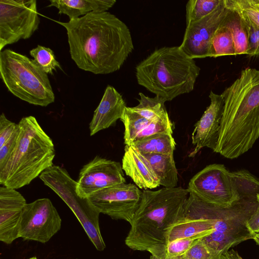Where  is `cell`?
I'll return each mask as SVG.
<instances>
[{"instance_id": "obj_1", "label": "cell", "mask_w": 259, "mask_h": 259, "mask_svg": "<svg viewBox=\"0 0 259 259\" xmlns=\"http://www.w3.org/2000/svg\"><path fill=\"white\" fill-rule=\"evenodd\" d=\"M57 22L66 29L71 58L83 70L95 74L113 73L134 50L127 26L107 11Z\"/></svg>"}, {"instance_id": "obj_2", "label": "cell", "mask_w": 259, "mask_h": 259, "mask_svg": "<svg viewBox=\"0 0 259 259\" xmlns=\"http://www.w3.org/2000/svg\"><path fill=\"white\" fill-rule=\"evenodd\" d=\"M222 94L224 105L214 152L233 159L247 152L259 138V70H242Z\"/></svg>"}, {"instance_id": "obj_3", "label": "cell", "mask_w": 259, "mask_h": 259, "mask_svg": "<svg viewBox=\"0 0 259 259\" xmlns=\"http://www.w3.org/2000/svg\"><path fill=\"white\" fill-rule=\"evenodd\" d=\"M142 191L125 244L133 250L146 251L158 259H166L167 234L179 218L189 191L180 186Z\"/></svg>"}, {"instance_id": "obj_4", "label": "cell", "mask_w": 259, "mask_h": 259, "mask_svg": "<svg viewBox=\"0 0 259 259\" xmlns=\"http://www.w3.org/2000/svg\"><path fill=\"white\" fill-rule=\"evenodd\" d=\"M200 68L179 46L155 50L136 67L138 84L166 101L192 91Z\"/></svg>"}, {"instance_id": "obj_5", "label": "cell", "mask_w": 259, "mask_h": 259, "mask_svg": "<svg viewBox=\"0 0 259 259\" xmlns=\"http://www.w3.org/2000/svg\"><path fill=\"white\" fill-rule=\"evenodd\" d=\"M19 134L8 161L0 169V184L17 189L29 185L52 166L54 145L35 117H23Z\"/></svg>"}, {"instance_id": "obj_6", "label": "cell", "mask_w": 259, "mask_h": 259, "mask_svg": "<svg viewBox=\"0 0 259 259\" xmlns=\"http://www.w3.org/2000/svg\"><path fill=\"white\" fill-rule=\"evenodd\" d=\"M0 77L9 91L29 104L46 107L55 101L48 74L25 55L1 51Z\"/></svg>"}, {"instance_id": "obj_7", "label": "cell", "mask_w": 259, "mask_h": 259, "mask_svg": "<svg viewBox=\"0 0 259 259\" xmlns=\"http://www.w3.org/2000/svg\"><path fill=\"white\" fill-rule=\"evenodd\" d=\"M254 178L244 170L230 172L224 164H211L192 178L187 189L208 204L228 208L244 197L241 190Z\"/></svg>"}, {"instance_id": "obj_8", "label": "cell", "mask_w": 259, "mask_h": 259, "mask_svg": "<svg viewBox=\"0 0 259 259\" xmlns=\"http://www.w3.org/2000/svg\"><path fill=\"white\" fill-rule=\"evenodd\" d=\"M39 178L70 208L96 249L104 250L106 245L99 226L100 213L88 198H82L78 194L77 182L71 178L67 170L62 166L53 165L45 170Z\"/></svg>"}, {"instance_id": "obj_9", "label": "cell", "mask_w": 259, "mask_h": 259, "mask_svg": "<svg viewBox=\"0 0 259 259\" xmlns=\"http://www.w3.org/2000/svg\"><path fill=\"white\" fill-rule=\"evenodd\" d=\"M40 23L35 0H0V50L30 38Z\"/></svg>"}, {"instance_id": "obj_10", "label": "cell", "mask_w": 259, "mask_h": 259, "mask_svg": "<svg viewBox=\"0 0 259 259\" xmlns=\"http://www.w3.org/2000/svg\"><path fill=\"white\" fill-rule=\"evenodd\" d=\"M61 223V217L50 199H36L27 203L23 209L19 238L45 243L60 230Z\"/></svg>"}, {"instance_id": "obj_11", "label": "cell", "mask_w": 259, "mask_h": 259, "mask_svg": "<svg viewBox=\"0 0 259 259\" xmlns=\"http://www.w3.org/2000/svg\"><path fill=\"white\" fill-rule=\"evenodd\" d=\"M142 193L135 184L125 183L101 190L88 198L100 213L130 224L139 206Z\"/></svg>"}, {"instance_id": "obj_12", "label": "cell", "mask_w": 259, "mask_h": 259, "mask_svg": "<svg viewBox=\"0 0 259 259\" xmlns=\"http://www.w3.org/2000/svg\"><path fill=\"white\" fill-rule=\"evenodd\" d=\"M76 191L82 198L103 189L125 183L122 165L117 161L95 156L80 169Z\"/></svg>"}, {"instance_id": "obj_13", "label": "cell", "mask_w": 259, "mask_h": 259, "mask_svg": "<svg viewBox=\"0 0 259 259\" xmlns=\"http://www.w3.org/2000/svg\"><path fill=\"white\" fill-rule=\"evenodd\" d=\"M224 0L211 13L186 25L183 41L179 46L192 59L208 57L211 39L228 13Z\"/></svg>"}, {"instance_id": "obj_14", "label": "cell", "mask_w": 259, "mask_h": 259, "mask_svg": "<svg viewBox=\"0 0 259 259\" xmlns=\"http://www.w3.org/2000/svg\"><path fill=\"white\" fill-rule=\"evenodd\" d=\"M209 98L210 104L195 123L192 134V143L195 147L190 153V157H194L204 147L209 148L214 152L217 145L224 99L222 94H217L212 91Z\"/></svg>"}, {"instance_id": "obj_15", "label": "cell", "mask_w": 259, "mask_h": 259, "mask_svg": "<svg viewBox=\"0 0 259 259\" xmlns=\"http://www.w3.org/2000/svg\"><path fill=\"white\" fill-rule=\"evenodd\" d=\"M27 204L25 198L16 189L0 187V240L11 244L19 238L23 209Z\"/></svg>"}, {"instance_id": "obj_16", "label": "cell", "mask_w": 259, "mask_h": 259, "mask_svg": "<svg viewBox=\"0 0 259 259\" xmlns=\"http://www.w3.org/2000/svg\"><path fill=\"white\" fill-rule=\"evenodd\" d=\"M126 107L121 95L114 87L108 85L90 123V136L109 127L118 119H121Z\"/></svg>"}, {"instance_id": "obj_17", "label": "cell", "mask_w": 259, "mask_h": 259, "mask_svg": "<svg viewBox=\"0 0 259 259\" xmlns=\"http://www.w3.org/2000/svg\"><path fill=\"white\" fill-rule=\"evenodd\" d=\"M122 168L140 189H152L160 186L149 162L132 145H125Z\"/></svg>"}, {"instance_id": "obj_18", "label": "cell", "mask_w": 259, "mask_h": 259, "mask_svg": "<svg viewBox=\"0 0 259 259\" xmlns=\"http://www.w3.org/2000/svg\"><path fill=\"white\" fill-rule=\"evenodd\" d=\"M49 7H55L59 14L68 16L69 20L92 12H106L113 7L115 0H50Z\"/></svg>"}, {"instance_id": "obj_19", "label": "cell", "mask_w": 259, "mask_h": 259, "mask_svg": "<svg viewBox=\"0 0 259 259\" xmlns=\"http://www.w3.org/2000/svg\"><path fill=\"white\" fill-rule=\"evenodd\" d=\"M142 154L149 162L159 180L160 185L167 188L177 187L178 182V170L173 154Z\"/></svg>"}, {"instance_id": "obj_20", "label": "cell", "mask_w": 259, "mask_h": 259, "mask_svg": "<svg viewBox=\"0 0 259 259\" xmlns=\"http://www.w3.org/2000/svg\"><path fill=\"white\" fill-rule=\"evenodd\" d=\"M142 154H174L176 143L171 133L153 135L131 145Z\"/></svg>"}, {"instance_id": "obj_21", "label": "cell", "mask_w": 259, "mask_h": 259, "mask_svg": "<svg viewBox=\"0 0 259 259\" xmlns=\"http://www.w3.org/2000/svg\"><path fill=\"white\" fill-rule=\"evenodd\" d=\"M222 23L231 33L235 55H246L248 47V35L242 19L235 12L228 10Z\"/></svg>"}, {"instance_id": "obj_22", "label": "cell", "mask_w": 259, "mask_h": 259, "mask_svg": "<svg viewBox=\"0 0 259 259\" xmlns=\"http://www.w3.org/2000/svg\"><path fill=\"white\" fill-rule=\"evenodd\" d=\"M235 55L233 39L229 30L222 23L210 42L208 57Z\"/></svg>"}, {"instance_id": "obj_23", "label": "cell", "mask_w": 259, "mask_h": 259, "mask_svg": "<svg viewBox=\"0 0 259 259\" xmlns=\"http://www.w3.org/2000/svg\"><path fill=\"white\" fill-rule=\"evenodd\" d=\"M140 99L139 104L131 109L146 119L151 120L167 113L165 106V101L161 97L155 96L151 98L142 93H139Z\"/></svg>"}, {"instance_id": "obj_24", "label": "cell", "mask_w": 259, "mask_h": 259, "mask_svg": "<svg viewBox=\"0 0 259 259\" xmlns=\"http://www.w3.org/2000/svg\"><path fill=\"white\" fill-rule=\"evenodd\" d=\"M124 125V141L125 145L130 146L137 136L149 124L151 120L142 117L126 107L120 119Z\"/></svg>"}, {"instance_id": "obj_25", "label": "cell", "mask_w": 259, "mask_h": 259, "mask_svg": "<svg viewBox=\"0 0 259 259\" xmlns=\"http://www.w3.org/2000/svg\"><path fill=\"white\" fill-rule=\"evenodd\" d=\"M223 0H190L186 6V25L199 20L213 12Z\"/></svg>"}, {"instance_id": "obj_26", "label": "cell", "mask_w": 259, "mask_h": 259, "mask_svg": "<svg viewBox=\"0 0 259 259\" xmlns=\"http://www.w3.org/2000/svg\"><path fill=\"white\" fill-rule=\"evenodd\" d=\"M225 7L259 28V0H224Z\"/></svg>"}, {"instance_id": "obj_27", "label": "cell", "mask_w": 259, "mask_h": 259, "mask_svg": "<svg viewBox=\"0 0 259 259\" xmlns=\"http://www.w3.org/2000/svg\"><path fill=\"white\" fill-rule=\"evenodd\" d=\"M29 53L34 61L47 74H53V71H56L57 68L61 69L54 52L50 48L38 45Z\"/></svg>"}, {"instance_id": "obj_28", "label": "cell", "mask_w": 259, "mask_h": 259, "mask_svg": "<svg viewBox=\"0 0 259 259\" xmlns=\"http://www.w3.org/2000/svg\"><path fill=\"white\" fill-rule=\"evenodd\" d=\"M163 133H171L172 134L173 133L172 123L169 118L168 113L151 120L146 127L137 136L133 143Z\"/></svg>"}, {"instance_id": "obj_29", "label": "cell", "mask_w": 259, "mask_h": 259, "mask_svg": "<svg viewBox=\"0 0 259 259\" xmlns=\"http://www.w3.org/2000/svg\"><path fill=\"white\" fill-rule=\"evenodd\" d=\"M207 235L200 234L179 239L168 243L167 257L180 256L190 249L200 239Z\"/></svg>"}, {"instance_id": "obj_30", "label": "cell", "mask_w": 259, "mask_h": 259, "mask_svg": "<svg viewBox=\"0 0 259 259\" xmlns=\"http://www.w3.org/2000/svg\"><path fill=\"white\" fill-rule=\"evenodd\" d=\"M240 17L244 23L248 35V47L246 55L259 58V28L247 19Z\"/></svg>"}, {"instance_id": "obj_31", "label": "cell", "mask_w": 259, "mask_h": 259, "mask_svg": "<svg viewBox=\"0 0 259 259\" xmlns=\"http://www.w3.org/2000/svg\"><path fill=\"white\" fill-rule=\"evenodd\" d=\"M18 126V124L9 120L4 113L1 114L0 116V147L9 140Z\"/></svg>"}, {"instance_id": "obj_32", "label": "cell", "mask_w": 259, "mask_h": 259, "mask_svg": "<svg viewBox=\"0 0 259 259\" xmlns=\"http://www.w3.org/2000/svg\"><path fill=\"white\" fill-rule=\"evenodd\" d=\"M201 239L183 254L186 259H213L210 252Z\"/></svg>"}, {"instance_id": "obj_33", "label": "cell", "mask_w": 259, "mask_h": 259, "mask_svg": "<svg viewBox=\"0 0 259 259\" xmlns=\"http://www.w3.org/2000/svg\"><path fill=\"white\" fill-rule=\"evenodd\" d=\"M19 134V125L9 140L0 147V169L3 167L8 161L17 141Z\"/></svg>"}, {"instance_id": "obj_34", "label": "cell", "mask_w": 259, "mask_h": 259, "mask_svg": "<svg viewBox=\"0 0 259 259\" xmlns=\"http://www.w3.org/2000/svg\"><path fill=\"white\" fill-rule=\"evenodd\" d=\"M257 206L246 223V227L251 234L259 232V192L256 194Z\"/></svg>"}, {"instance_id": "obj_35", "label": "cell", "mask_w": 259, "mask_h": 259, "mask_svg": "<svg viewBox=\"0 0 259 259\" xmlns=\"http://www.w3.org/2000/svg\"><path fill=\"white\" fill-rule=\"evenodd\" d=\"M219 259H243L238 252L231 249L223 253Z\"/></svg>"}, {"instance_id": "obj_36", "label": "cell", "mask_w": 259, "mask_h": 259, "mask_svg": "<svg viewBox=\"0 0 259 259\" xmlns=\"http://www.w3.org/2000/svg\"><path fill=\"white\" fill-rule=\"evenodd\" d=\"M150 259H158V258H156L154 256L151 255ZM166 259H186V258L184 257V256L182 254L180 256H177L171 257H167Z\"/></svg>"}, {"instance_id": "obj_37", "label": "cell", "mask_w": 259, "mask_h": 259, "mask_svg": "<svg viewBox=\"0 0 259 259\" xmlns=\"http://www.w3.org/2000/svg\"><path fill=\"white\" fill-rule=\"evenodd\" d=\"M252 239L259 246V232L252 234Z\"/></svg>"}, {"instance_id": "obj_38", "label": "cell", "mask_w": 259, "mask_h": 259, "mask_svg": "<svg viewBox=\"0 0 259 259\" xmlns=\"http://www.w3.org/2000/svg\"><path fill=\"white\" fill-rule=\"evenodd\" d=\"M29 259H37V258L35 256L32 257Z\"/></svg>"}, {"instance_id": "obj_39", "label": "cell", "mask_w": 259, "mask_h": 259, "mask_svg": "<svg viewBox=\"0 0 259 259\" xmlns=\"http://www.w3.org/2000/svg\"><path fill=\"white\" fill-rule=\"evenodd\" d=\"M76 259H78V258H76Z\"/></svg>"}]
</instances>
